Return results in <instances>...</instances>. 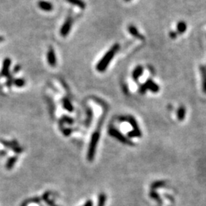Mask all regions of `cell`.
Returning <instances> with one entry per match:
<instances>
[{
    "instance_id": "cell-1",
    "label": "cell",
    "mask_w": 206,
    "mask_h": 206,
    "mask_svg": "<svg viewBox=\"0 0 206 206\" xmlns=\"http://www.w3.org/2000/svg\"><path fill=\"white\" fill-rule=\"evenodd\" d=\"M118 48H119V46H118V44H115L105 54L104 57H102V59L100 60V61L99 62V63L96 66V70L99 72H103L106 70L107 67L109 66V63L112 61V60L113 59L114 56L115 54H116L117 51H118Z\"/></svg>"
},
{
    "instance_id": "cell-2",
    "label": "cell",
    "mask_w": 206,
    "mask_h": 206,
    "mask_svg": "<svg viewBox=\"0 0 206 206\" xmlns=\"http://www.w3.org/2000/svg\"><path fill=\"white\" fill-rule=\"evenodd\" d=\"M99 137H100L99 132H96L92 135L90 146H89L88 154H87V158H88L90 161H93V159H94L95 154H96V147H97L98 143H99Z\"/></svg>"
},
{
    "instance_id": "cell-3",
    "label": "cell",
    "mask_w": 206,
    "mask_h": 206,
    "mask_svg": "<svg viewBox=\"0 0 206 206\" xmlns=\"http://www.w3.org/2000/svg\"><path fill=\"white\" fill-rule=\"evenodd\" d=\"M73 18L71 17H67L65 20L64 23L62 25L61 29L60 30V34L62 37H67L70 33V30H71L72 25H73Z\"/></svg>"
},
{
    "instance_id": "cell-4",
    "label": "cell",
    "mask_w": 206,
    "mask_h": 206,
    "mask_svg": "<svg viewBox=\"0 0 206 206\" xmlns=\"http://www.w3.org/2000/svg\"><path fill=\"white\" fill-rule=\"evenodd\" d=\"M47 61L51 67H55L57 66V55H56L55 51L52 47H50L47 52Z\"/></svg>"
},
{
    "instance_id": "cell-5",
    "label": "cell",
    "mask_w": 206,
    "mask_h": 206,
    "mask_svg": "<svg viewBox=\"0 0 206 206\" xmlns=\"http://www.w3.org/2000/svg\"><path fill=\"white\" fill-rule=\"evenodd\" d=\"M109 135H112V137H115V138H116L117 140H118L119 141H121V143L132 144V143H131L130 140H129L127 138V137H124V135H123L121 133V132H118V130H116V129H115V128L109 129Z\"/></svg>"
},
{
    "instance_id": "cell-6",
    "label": "cell",
    "mask_w": 206,
    "mask_h": 206,
    "mask_svg": "<svg viewBox=\"0 0 206 206\" xmlns=\"http://www.w3.org/2000/svg\"><path fill=\"white\" fill-rule=\"evenodd\" d=\"M11 63H12V60L9 57L3 60L2 67L1 72H0V76L1 77H7L10 74Z\"/></svg>"
},
{
    "instance_id": "cell-7",
    "label": "cell",
    "mask_w": 206,
    "mask_h": 206,
    "mask_svg": "<svg viewBox=\"0 0 206 206\" xmlns=\"http://www.w3.org/2000/svg\"><path fill=\"white\" fill-rule=\"evenodd\" d=\"M37 6L40 10L44 11V12H51L54 9L52 3L45 1V0H39L38 2H37Z\"/></svg>"
},
{
    "instance_id": "cell-8",
    "label": "cell",
    "mask_w": 206,
    "mask_h": 206,
    "mask_svg": "<svg viewBox=\"0 0 206 206\" xmlns=\"http://www.w3.org/2000/svg\"><path fill=\"white\" fill-rule=\"evenodd\" d=\"M143 87V90H142V93H144L145 90H151V91L154 92V93H157V92L159 91V90H160L158 86H157L155 82H154L151 80H148Z\"/></svg>"
},
{
    "instance_id": "cell-9",
    "label": "cell",
    "mask_w": 206,
    "mask_h": 206,
    "mask_svg": "<svg viewBox=\"0 0 206 206\" xmlns=\"http://www.w3.org/2000/svg\"><path fill=\"white\" fill-rule=\"evenodd\" d=\"M17 160H18V158H17L16 156H13V157L9 158V160H7V162H6V169L9 170H12V168L14 167L15 163H16Z\"/></svg>"
},
{
    "instance_id": "cell-10",
    "label": "cell",
    "mask_w": 206,
    "mask_h": 206,
    "mask_svg": "<svg viewBox=\"0 0 206 206\" xmlns=\"http://www.w3.org/2000/svg\"><path fill=\"white\" fill-rule=\"evenodd\" d=\"M67 2H68L70 4L73 5V6H77V7H79L81 9H84L86 6V4L82 0H67Z\"/></svg>"
},
{
    "instance_id": "cell-11",
    "label": "cell",
    "mask_w": 206,
    "mask_h": 206,
    "mask_svg": "<svg viewBox=\"0 0 206 206\" xmlns=\"http://www.w3.org/2000/svg\"><path fill=\"white\" fill-rule=\"evenodd\" d=\"M62 102H63V106L66 110H67L68 112H73V106L72 105L71 102L69 100V99L67 98H63V100H62Z\"/></svg>"
},
{
    "instance_id": "cell-12",
    "label": "cell",
    "mask_w": 206,
    "mask_h": 206,
    "mask_svg": "<svg viewBox=\"0 0 206 206\" xmlns=\"http://www.w3.org/2000/svg\"><path fill=\"white\" fill-rule=\"evenodd\" d=\"M185 107H183V106H181L177 112L178 119H179V121H182V120H184V118H185Z\"/></svg>"
},
{
    "instance_id": "cell-13",
    "label": "cell",
    "mask_w": 206,
    "mask_h": 206,
    "mask_svg": "<svg viewBox=\"0 0 206 206\" xmlns=\"http://www.w3.org/2000/svg\"><path fill=\"white\" fill-rule=\"evenodd\" d=\"M26 82L24 79H22V78H18V79H15L13 85H15L16 87H18V88H21V87L24 86Z\"/></svg>"
},
{
    "instance_id": "cell-14",
    "label": "cell",
    "mask_w": 206,
    "mask_h": 206,
    "mask_svg": "<svg viewBox=\"0 0 206 206\" xmlns=\"http://www.w3.org/2000/svg\"><path fill=\"white\" fill-rule=\"evenodd\" d=\"M14 80H15V78L13 77L12 74H9V76L6 77V85L8 88H10L14 83Z\"/></svg>"
},
{
    "instance_id": "cell-15",
    "label": "cell",
    "mask_w": 206,
    "mask_h": 206,
    "mask_svg": "<svg viewBox=\"0 0 206 206\" xmlns=\"http://www.w3.org/2000/svg\"><path fill=\"white\" fill-rule=\"evenodd\" d=\"M106 202V195L104 193L99 195V202H98L97 206H105Z\"/></svg>"
},
{
    "instance_id": "cell-16",
    "label": "cell",
    "mask_w": 206,
    "mask_h": 206,
    "mask_svg": "<svg viewBox=\"0 0 206 206\" xmlns=\"http://www.w3.org/2000/svg\"><path fill=\"white\" fill-rule=\"evenodd\" d=\"M142 73H143V69H142L141 67H137L135 70H134L133 77L135 78V79H137L139 76H141Z\"/></svg>"
},
{
    "instance_id": "cell-17",
    "label": "cell",
    "mask_w": 206,
    "mask_h": 206,
    "mask_svg": "<svg viewBox=\"0 0 206 206\" xmlns=\"http://www.w3.org/2000/svg\"><path fill=\"white\" fill-rule=\"evenodd\" d=\"M129 31H130V33L132 34H133L134 36H135V37H140V39L143 38V37H142L141 35H140L138 33V32H137V30L136 29H135V27H132V26H130L129 27Z\"/></svg>"
},
{
    "instance_id": "cell-18",
    "label": "cell",
    "mask_w": 206,
    "mask_h": 206,
    "mask_svg": "<svg viewBox=\"0 0 206 206\" xmlns=\"http://www.w3.org/2000/svg\"><path fill=\"white\" fill-rule=\"evenodd\" d=\"M178 31H179L180 33H183L185 30H186V25L185 22H179L177 26Z\"/></svg>"
},
{
    "instance_id": "cell-19",
    "label": "cell",
    "mask_w": 206,
    "mask_h": 206,
    "mask_svg": "<svg viewBox=\"0 0 206 206\" xmlns=\"http://www.w3.org/2000/svg\"><path fill=\"white\" fill-rule=\"evenodd\" d=\"M128 137H141V132L140 131H132L128 133Z\"/></svg>"
},
{
    "instance_id": "cell-20",
    "label": "cell",
    "mask_w": 206,
    "mask_h": 206,
    "mask_svg": "<svg viewBox=\"0 0 206 206\" xmlns=\"http://www.w3.org/2000/svg\"><path fill=\"white\" fill-rule=\"evenodd\" d=\"M164 185V182H157L155 183L152 184V189H156V188H159V187H161Z\"/></svg>"
},
{
    "instance_id": "cell-21",
    "label": "cell",
    "mask_w": 206,
    "mask_h": 206,
    "mask_svg": "<svg viewBox=\"0 0 206 206\" xmlns=\"http://www.w3.org/2000/svg\"><path fill=\"white\" fill-rule=\"evenodd\" d=\"M150 196H151V197L152 198V199H156V200H157V201H160V202H161V201H160V198H159V196H158V194H157V193H154V192L152 191L151 193V194H150Z\"/></svg>"
},
{
    "instance_id": "cell-22",
    "label": "cell",
    "mask_w": 206,
    "mask_h": 206,
    "mask_svg": "<svg viewBox=\"0 0 206 206\" xmlns=\"http://www.w3.org/2000/svg\"><path fill=\"white\" fill-rule=\"evenodd\" d=\"M20 70H21V66L18 64V65H16V66H15V67H14L13 73H18V72H19Z\"/></svg>"
},
{
    "instance_id": "cell-23",
    "label": "cell",
    "mask_w": 206,
    "mask_h": 206,
    "mask_svg": "<svg viewBox=\"0 0 206 206\" xmlns=\"http://www.w3.org/2000/svg\"><path fill=\"white\" fill-rule=\"evenodd\" d=\"M83 206H93V201H91V200L87 201V202H86L85 205H84Z\"/></svg>"
},
{
    "instance_id": "cell-24",
    "label": "cell",
    "mask_w": 206,
    "mask_h": 206,
    "mask_svg": "<svg viewBox=\"0 0 206 206\" xmlns=\"http://www.w3.org/2000/svg\"><path fill=\"white\" fill-rule=\"evenodd\" d=\"M63 133H64V135H66V136H67L70 134V129H64L63 130Z\"/></svg>"
},
{
    "instance_id": "cell-25",
    "label": "cell",
    "mask_w": 206,
    "mask_h": 206,
    "mask_svg": "<svg viewBox=\"0 0 206 206\" xmlns=\"http://www.w3.org/2000/svg\"><path fill=\"white\" fill-rule=\"evenodd\" d=\"M5 38L2 37V36H0V43H2V42L4 41Z\"/></svg>"
},
{
    "instance_id": "cell-26",
    "label": "cell",
    "mask_w": 206,
    "mask_h": 206,
    "mask_svg": "<svg viewBox=\"0 0 206 206\" xmlns=\"http://www.w3.org/2000/svg\"><path fill=\"white\" fill-rule=\"evenodd\" d=\"M126 1H129V0H126Z\"/></svg>"
}]
</instances>
